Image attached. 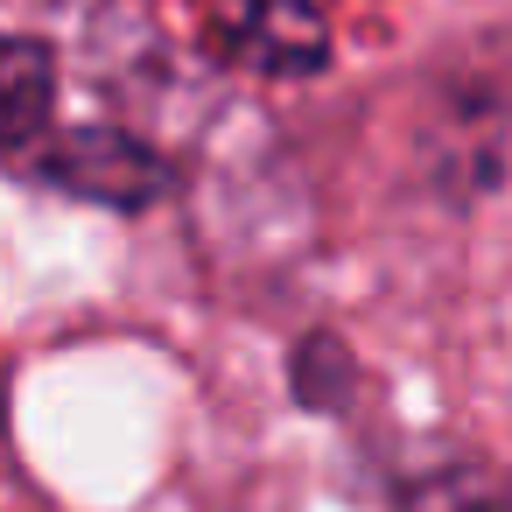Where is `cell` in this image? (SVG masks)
I'll return each instance as SVG.
<instances>
[{
	"label": "cell",
	"instance_id": "cell-4",
	"mask_svg": "<svg viewBox=\"0 0 512 512\" xmlns=\"http://www.w3.org/2000/svg\"><path fill=\"white\" fill-rule=\"evenodd\" d=\"M0 428H8V372H0Z\"/></svg>",
	"mask_w": 512,
	"mask_h": 512
},
{
	"label": "cell",
	"instance_id": "cell-1",
	"mask_svg": "<svg viewBox=\"0 0 512 512\" xmlns=\"http://www.w3.org/2000/svg\"><path fill=\"white\" fill-rule=\"evenodd\" d=\"M204 50L246 78H316L330 64V22L316 0H211Z\"/></svg>",
	"mask_w": 512,
	"mask_h": 512
},
{
	"label": "cell",
	"instance_id": "cell-3",
	"mask_svg": "<svg viewBox=\"0 0 512 512\" xmlns=\"http://www.w3.org/2000/svg\"><path fill=\"white\" fill-rule=\"evenodd\" d=\"M57 113V57L29 36H0V155L29 162Z\"/></svg>",
	"mask_w": 512,
	"mask_h": 512
},
{
	"label": "cell",
	"instance_id": "cell-2",
	"mask_svg": "<svg viewBox=\"0 0 512 512\" xmlns=\"http://www.w3.org/2000/svg\"><path fill=\"white\" fill-rule=\"evenodd\" d=\"M36 176H50L57 190H78V197H106V204H148L169 190V169L113 134V127H85V134H43V148L29 155Z\"/></svg>",
	"mask_w": 512,
	"mask_h": 512
}]
</instances>
